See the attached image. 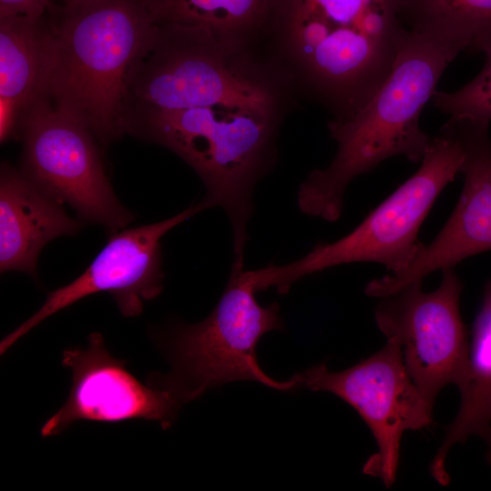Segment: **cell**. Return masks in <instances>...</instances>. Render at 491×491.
<instances>
[{"instance_id":"obj_14","label":"cell","mask_w":491,"mask_h":491,"mask_svg":"<svg viewBox=\"0 0 491 491\" xmlns=\"http://www.w3.org/2000/svg\"><path fill=\"white\" fill-rule=\"evenodd\" d=\"M23 172L4 163L0 174V270L35 276L42 248L51 240L72 235L81 223Z\"/></svg>"},{"instance_id":"obj_6","label":"cell","mask_w":491,"mask_h":491,"mask_svg":"<svg viewBox=\"0 0 491 491\" xmlns=\"http://www.w3.org/2000/svg\"><path fill=\"white\" fill-rule=\"evenodd\" d=\"M201 28L158 22L154 41L131 75L130 105L180 109L234 105L278 112L276 85Z\"/></svg>"},{"instance_id":"obj_5","label":"cell","mask_w":491,"mask_h":491,"mask_svg":"<svg viewBox=\"0 0 491 491\" xmlns=\"http://www.w3.org/2000/svg\"><path fill=\"white\" fill-rule=\"evenodd\" d=\"M461 142L447 121L434 137L418 170L376 207L352 232L319 243L302 258L253 270L258 292L275 287L288 293L302 277L349 263L373 262L390 274L405 270L417 254L418 233L436 198L460 173Z\"/></svg>"},{"instance_id":"obj_11","label":"cell","mask_w":491,"mask_h":491,"mask_svg":"<svg viewBox=\"0 0 491 491\" xmlns=\"http://www.w3.org/2000/svg\"><path fill=\"white\" fill-rule=\"evenodd\" d=\"M202 210L199 202L165 220L114 233L84 273L49 292L42 306L1 341V355L52 315L95 293H109L124 316H138L144 302L163 290L161 238Z\"/></svg>"},{"instance_id":"obj_20","label":"cell","mask_w":491,"mask_h":491,"mask_svg":"<svg viewBox=\"0 0 491 491\" xmlns=\"http://www.w3.org/2000/svg\"><path fill=\"white\" fill-rule=\"evenodd\" d=\"M51 0H0V16L42 17Z\"/></svg>"},{"instance_id":"obj_19","label":"cell","mask_w":491,"mask_h":491,"mask_svg":"<svg viewBox=\"0 0 491 491\" xmlns=\"http://www.w3.org/2000/svg\"><path fill=\"white\" fill-rule=\"evenodd\" d=\"M486 63L468 84L453 93L436 91L434 105L454 118L491 122V48L484 52Z\"/></svg>"},{"instance_id":"obj_4","label":"cell","mask_w":491,"mask_h":491,"mask_svg":"<svg viewBox=\"0 0 491 491\" xmlns=\"http://www.w3.org/2000/svg\"><path fill=\"white\" fill-rule=\"evenodd\" d=\"M157 28L146 0H95L65 9L54 26L50 102L104 144L122 135L131 75Z\"/></svg>"},{"instance_id":"obj_16","label":"cell","mask_w":491,"mask_h":491,"mask_svg":"<svg viewBox=\"0 0 491 491\" xmlns=\"http://www.w3.org/2000/svg\"><path fill=\"white\" fill-rule=\"evenodd\" d=\"M468 358L467 378L459 389V410L446 427L444 439L430 463V474L442 486L450 482L446 470L450 449L470 436L482 437L491 426V280L473 325Z\"/></svg>"},{"instance_id":"obj_18","label":"cell","mask_w":491,"mask_h":491,"mask_svg":"<svg viewBox=\"0 0 491 491\" xmlns=\"http://www.w3.org/2000/svg\"><path fill=\"white\" fill-rule=\"evenodd\" d=\"M401 6L410 32L462 51L491 48V0H401Z\"/></svg>"},{"instance_id":"obj_2","label":"cell","mask_w":491,"mask_h":491,"mask_svg":"<svg viewBox=\"0 0 491 491\" xmlns=\"http://www.w3.org/2000/svg\"><path fill=\"white\" fill-rule=\"evenodd\" d=\"M461 51L456 45L409 31L393 69L371 100L351 117L329 123L337 152L328 167L314 170L299 186L302 213L336 222L354 178L393 156L422 161L432 139L422 131L419 116L443 72Z\"/></svg>"},{"instance_id":"obj_1","label":"cell","mask_w":491,"mask_h":491,"mask_svg":"<svg viewBox=\"0 0 491 491\" xmlns=\"http://www.w3.org/2000/svg\"><path fill=\"white\" fill-rule=\"evenodd\" d=\"M269 28L335 120L371 100L409 34L401 0H275Z\"/></svg>"},{"instance_id":"obj_10","label":"cell","mask_w":491,"mask_h":491,"mask_svg":"<svg viewBox=\"0 0 491 491\" xmlns=\"http://www.w3.org/2000/svg\"><path fill=\"white\" fill-rule=\"evenodd\" d=\"M441 284L425 292L422 282L382 297L374 312L378 329L401 347L406 371L433 408L448 385L460 389L469 368V345L459 300L463 285L454 268L442 270Z\"/></svg>"},{"instance_id":"obj_9","label":"cell","mask_w":491,"mask_h":491,"mask_svg":"<svg viewBox=\"0 0 491 491\" xmlns=\"http://www.w3.org/2000/svg\"><path fill=\"white\" fill-rule=\"evenodd\" d=\"M296 376L299 388L332 393L359 414L377 446L363 472L392 486L403 434L433 423V408L409 376L398 343L387 338L380 350L342 371L331 372L320 363Z\"/></svg>"},{"instance_id":"obj_8","label":"cell","mask_w":491,"mask_h":491,"mask_svg":"<svg viewBox=\"0 0 491 491\" xmlns=\"http://www.w3.org/2000/svg\"><path fill=\"white\" fill-rule=\"evenodd\" d=\"M19 127L23 173L39 188L108 231L133 220L114 194L94 134L81 120L45 99L25 112Z\"/></svg>"},{"instance_id":"obj_17","label":"cell","mask_w":491,"mask_h":491,"mask_svg":"<svg viewBox=\"0 0 491 491\" xmlns=\"http://www.w3.org/2000/svg\"><path fill=\"white\" fill-rule=\"evenodd\" d=\"M156 22L195 26L222 46L246 52L247 42L269 28L275 0H146Z\"/></svg>"},{"instance_id":"obj_13","label":"cell","mask_w":491,"mask_h":491,"mask_svg":"<svg viewBox=\"0 0 491 491\" xmlns=\"http://www.w3.org/2000/svg\"><path fill=\"white\" fill-rule=\"evenodd\" d=\"M62 364L72 372V386L65 404L42 426V437L57 436L80 420L116 423L145 419L173 424L184 404L171 389L146 386L113 356L100 333L88 336L85 348L63 352Z\"/></svg>"},{"instance_id":"obj_21","label":"cell","mask_w":491,"mask_h":491,"mask_svg":"<svg viewBox=\"0 0 491 491\" xmlns=\"http://www.w3.org/2000/svg\"><path fill=\"white\" fill-rule=\"evenodd\" d=\"M65 4V9H74L95 0H64Z\"/></svg>"},{"instance_id":"obj_7","label":"cell","mask_w":491,"mask_h":491,"mask_svg":"<svg viewBox=\"0 0 491 491\" xmlns=\"http://www.w3.org/2000/svg\"><path fill=\"white\" fill-rule=\"evenodd\" d=\"M250 270L232 269L210 315L194 325H177L164 347L172 366L158 386L173 390L183 403L228 382L251 380L279 391L299 389L296 374L279 382L260 367L256 349L267 332L280 330L278 304L260 306Z\"/></svg>"},{"instance_id":"obj_15","label":"cell","mask_w":491,"mask_h":491,"mask_svg":"<svg viewBox=\"0 0 491 491\" xmlns=\"http://www.w3.org/2000/svg\"><path fill=\"white\" fill-rule=\"evenodd\" d=\"M54 26L42 17L0 16V139L11 137L25 112L48 99Z\"/></svg>"},{"instance_id":"obj_3","label":"cell","mask_w":491,"mask_h":491,"mask_svg":"<svg viewBox=\"0 0 491 491\" xmlns=\"http://www.w3.org/2000/svg\"><path fill=\"white\" fill-rule=\"evenodd\" d=\"M277 113L226 105H130L123 118V134L168 148L195 170L206 189L200 201L204 209L225 211L233 232L234 269L244 266L254 186L274 161Z\"/></svg>"},{"instance_id":"obj_12","label":"cell","mask_w":491,"mask_h":491,"mask_svg":"<svg viewBox=\"0 0 491 491\" xmlns=\"http://www.w3.org/2000/svg\"><path fill=\"white\" fill-rule=\"evenodd\" d=\"M464 151L460 173L464 185L459 199L437 235L420 248L403 271L370 281L365 293L385 297L436 270L491 250V138L486 123L451 117L448 121Z\"/></svg>"},{"instance_id":"obj_22","label":"cell","mask_w":491,"mask_h":491,"mask_svg":"<svg viewBox=\"0 0 491 491\" xmlns=\"http://www.w3.org/2000/svg\"><path fill=\"white\" fill-rule=\"evenodd\" d=\"M482 438L487 444L486 460L491 465V426L485 432Z\"/></svg>"}]
</instances>
